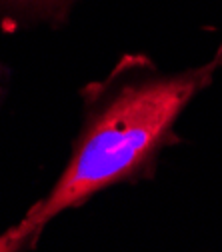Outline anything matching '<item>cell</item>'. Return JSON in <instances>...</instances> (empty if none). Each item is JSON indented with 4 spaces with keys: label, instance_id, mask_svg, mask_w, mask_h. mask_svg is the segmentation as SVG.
<instances>
[{
    "label": "cell",
    "instance_id": "obj_1",
    "mask_svg": "<svg viewBox=\"0 0 222 252\" xmlns=\"http://www.w3.org/2000/svg\"><path fill=\"white\" fill-rule=\"evenodd\" d=\"M220 68L216 54L180 72H162L146 54H124L104 78L82 88V120L68 162L26 214L44 230L106 188L150 178L162 150L178 142L182 112Z\"/></svg>",
    "mask_w": 222,
    "mask_h": 252
},
{
    "label": "cell",
    "instance_id": "obj_2",
    "mask_svg": "<svg viewBox=\"0 0 222 252\" xmlns=\"http://www.w3.org/2000/svg\"><path fill=\"white\" fill-rule=\"evenodd\" d=\"M78 0H0V22L8 28L46 24L60 28Z\"/></svg>",
    "mask_w": 222,
    "mask_h": 252
},
{
    "label": "cell",
    "instance_id": "obj_3",
    "mask_svg": "<svg viewBox=\"0 0 222 252\" xmlns=\"http://www.w3.org/2000/svg\"><path fill=\"white\" fill-rule=\"evenodd\" d=\"M42 228L34 222L30 214H24L16 224L0 232V252H26L40 238Z\"/></svg>",
    "mask_w": 222,
    "mask_h": 252
},
{
    "label": "cell",
    "instance_id": "obj_4",
    "mask_svg": "<svg viewBox=\"0 0 222 252\" xmlns=\"http://www.w3.org/2000/svg\"><path fill=\"white\" fill-rule=\"evenodd\" d=\"M4 92H6V70L2 64H0V102L4 98Z\"/></svg>",
    "mask_w": 222,
    "mask_h": 252
},
{
    "label": "cell",
    "instance_id": "obj_5",
    "mask_svg": "<svg viewBox=\"0 0 222 252\" xmlns=\"http://www.w3.org/2000/svg\"><path fill=\"white\" fill-rule=\"evenodd\" d=\"M214 54H216V56H218V58L222 60V42L218 44V48H216V52H214Z\"/></svg>",
    "mask_w": 222,
    "mask_h": 252
}]
</instances>
